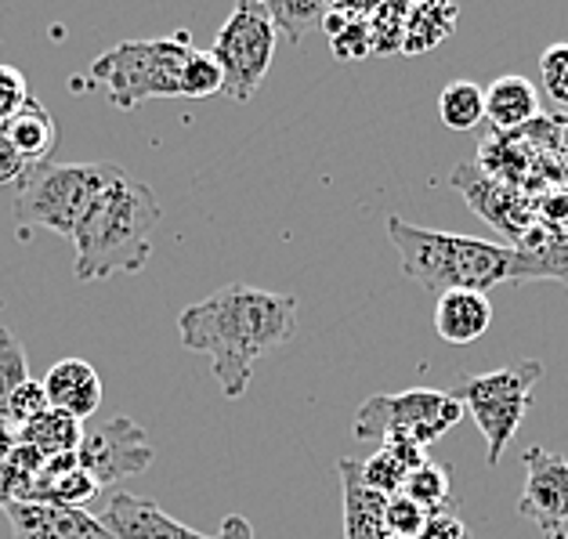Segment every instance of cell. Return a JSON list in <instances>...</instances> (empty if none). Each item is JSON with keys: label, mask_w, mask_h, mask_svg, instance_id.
Returning a JSON list of instances; mask_svg holds the SVG:
<instances>
[{"label": "cell", "mask_w": 568, "mask_h": 539, "mask_svg": "<svg viewBox=\"0 0 568 539\" xmlns=\"http://www.w3.org/2000/svg\"><path fill=\"white\" fill-rule=\"evenodd\" d=\"M493 326V301L478 289H449L435 304V334L446 344H475Z\"/></svg>", "instance_id": "obj_18"}, {"label": "cell", "mask_w": 568, "mask_h": 539, "mask_svg": "<svg viewBox=\"0 0 568 539\" xmlns=\"http://www.w3.org/2000/svg\"><path fill=\"white\" fill-rule=\"evenodd\" d=\"M30 102V91H26V77L19 69L0 65V123L8 116H16L19 109Z\"/></svg>", "instance_id": "obj_35"}, {"label": "cell", "mask_w": 568, "mask_h": 539, "mask_svg": "<svg viewBox=\"0 0 568 539\" xmlns=\"http://www.w3.org/2000/svg\"><path fill=\"white\" fill-rule=\"evenodd\" d=\"M539 80L547 99L558 109H568V44H550L539 54Z\"/></svg>", "instance_id": "obj_33"}, {"label": "cell", "mask_w": 568, "mask_h": 539, "mask_svg": "<svg viewBox=\"0 0 568 539\" xmlns=\"http://www.w3.org/2000/svg\"><path fill=\"white\" fill-rule=\"evenodd\" d=\"M456 19H460V8H456V4H409L406 33H402V51L398 54L417 59V54L435 51L442 40L453 37Z\"/></svg>", "instance_id": "obj_22"}, {"label": "cell", "mask_w": 568, "mask_h": 539, "mask_svg": "<svg viewBox=\"0 0 568 539\" xmlns=\"http://www.w3.org/2000/svg\"><path fill=\"white\" fill-rule=\"evenodd\" d=\"M326 8L329 4L323 0H272L268 16L275 22V33H283L290 44H301L312 30H323Z\"/></svg>", "instance_id": "obj_25"}, {"label": "cell", "mask_w": 568, "mask_h": 539, "mask_svg": "<svg viewBox=\"0 0 568 539\" xmlns=\"http://www.w3.org/2000/svg\"><path fill=\"white\" fill-rule=\"evenodd\" d=\"M539 380H544V363L525 358V363H515L507 369L464 373V377L453 384L449 395L460 398L464 413L475 417L478 431L485 438V460L493 467L500 464L510 438L518 435L525 413L532 406V391Z\"/></svg>", "instance_id": "obj_6"}, {"label": "cell", "mask_w": 568, "mask_h": 539, "mask_svg": "<svg viewBox=\"0 0 568 539\" xmlns=\"http://www.w3.org/2000/svg\"><path fill=\"white\" fill-rule=\"evenodd\" d=\"M40 384H44L48 406L80 424L94 417L102 406V377L84 358H62V363H54Z\"/></svg>", "instance_id": "obj_15"}, {"label": "cell", "mask_w": 568, "mask_h": 539, "mask_svg": "<svg viewBox=\"0 0 568 539\" xmlns=\"http://www.w3.org/2000/svg\"><path fill=\"white\" fill-rule=\"evenodd\" d=\"M561 152L568 156V116L561 120Z\"/></svg>", "instance_id": "obj_39"}, {"label": "cell", "mask_w": 568, "mask_h": 539, "mask_svg": "<svg viewBox=\"0 0 568 539\" xmlns=\"http://www.w3.org/2000/svg\"><path fill=\"white\" fill-rule=\"evenodd\" d=\"M30 380V363H26L22 340L11 334L8 326H0V417L22 384Z\"/></svg>", "instance_id": "obj_27"}, {"label": "cell", "mask_w": 568, "mask_h": 539, "mask_svg": "<svg viewBox=\"0 0 568 539\" xmlns=\"http://www.w3.org/2000/svg\"><path fill=\"white\" fill-rule=\"evenodd\" d=\"M225 91V73L211 51H192L182 73V99H211Z\"/></svg>", "instance_id": "obj_29"}, {"label": "cell", "mask_w": 568, "mask_h": 539, "mask_svg": "<svg viewBox=\"0 0 568 539\" xmlns=\"http://www.w3.org/2000/svg\"><path fill=\"white\" fill-rule=\"evenodd\" d=\"M297 334V297L229 283L178 315L182 348L211 358L225 398H243L257 358L283 348Z\"/></svg>", "instance_id": "obj_1"}, {"label": "cell", "mask_w": 568, "mask_h": 539, "mask_svg": "<svg viewBox=\"0 0 568 539\" xmlns=\"http://www.w3.org/2000/svg\"><path fill=\"white\" fill-rule=\"evenodd\" d=\"M160 200L145 182L120 171L109 182L73 232L77 279H109L116 272H142L160 228Z\"/></svg>", "instance_id": "obj_2"}, {"label": "cell", "mask_w": 568, "mask_h": 539, "mask_svg": "<svg viewBox=\"0 0 568 539\" xmlns=\"http://www.w3.org/2000/svg\"><path fill=\"white\" fill-rule=\"evenodd\" d=\"M406 16H409V4H377V8H369L373 54H398L402 51Z\"/></svg>", "instance_id": "obj_30"}, {"label": "cell", "mask_w": 568, "mask_h": 539, "mask_svg": "<svg viewBox=\"0 0 568 539\" xmlns=\"http://www.w3.org/2000/svg\"><path fill=\"white\" fill-rule=\"evenodd\" d=\"M438 116L449 131H475L485 120V88L475 80H449L438 94Z\"/></svg>", "instance_id": "obj_24"}, {"label": "cell", "mask_w": 568, "mask_h": 539, "mask_svg": "<svg viewBox=\"0 0 568 539\" xmlns=\"http://www.w3.org/2000/svg\"><path fill=\"white\" fill-rule=\"evenodd\" d=\"M99 481H94L84 467L77 464V452L51 456L40 467V475L33 481V492L26 504H54V507H80L91 496H99Z\"/></svg>", "instance_id": "obj_20"}, {"label": "cell", "mask_w": 568, "mask_h": 539, "mask_svg": "<svg viewBox=\"0 0 568 539\" xmlns=\"http://www.w3.org/2000/svg\"><path fill=\"white\" fill-rule=\"evenodd\" d=\"M427 525V510L420 504H413L409 496H392L384 507V529L395 539H417Z\"/></svg>", "instance_id": "obj_32"}, {"label": "cell", "mask_w": 568, "mask_h": 539, "mask_svg": "<svg viewBox=\"0 0 568 539\" xmlns=\"http://www.w3.org/2000/svg\"><path fill=\"white\" fill-rule=\"evenodd\" d=\"M48 409H51V406H48L44 384L30 377L16 395H11V403H8V409H4V417H0V424H8L11 431L19 435L26 424H33L37 417H44Z\"/></svg>", "instance_id": "obj_31"}, {"label": "cell", "mask_w": 568, "mask_h": 539, "mask_svg": "<svg viewBox=\"0 0 568 539\" xmlns=\"http://www.w3.org/2000/svg\"><path fill=\"white\" fill-rule=\"evenodd\" d=\"M192 51L189 30L160 40H123L91 62V80L123 113L149 99H182V73Z\"/></svg>", "instance_id": "obj_5"}, {"label": "cell", "mask_w": 568, "mask_h": 539, "mask_svg": "<svg viewBox=\"0 0 568 539\" xmlns=\"http://www.w3.org/2000/svg\"><path fill=\"white\" fill-rule=\"evenodd\" d=\"M275 40H280V33H275L268 4H261V0L235 4V11L217 30L214 48H211L221 73H225V91L221 94H229L232 102H251L261 88V80H265L272 69Z\"/></svg>", "instance_id": "obj_8"}, {"label": "cell", "mask_w": 568, "mask_h": 539, "mask_svg": "<svg viewBox=\"0 0 568 539\" xmlns=\"http://www.w3.org/2000/svg\"><path fill=\"white\" fill-rule=\"evenodd\" d=\"M94 518L102 521V529L113 539H211L189 529L185 521L171 518L160 504L134 492H109L102 515Z\"/></svg>", "instance_id": "obj_12"}, {"label": "cell", "mask_w": 568, "mask_h": 539, "mask_svg": "<svg viewBox=\"0 0 568 539\" xmlns=\"http://www.w3.org/2000/svg\"><path fill=\"white\" fill-rule=\"evenodd\" d=\"M525 489L518 500V515L529 518L544 539H568V460L561 452L529 446L521 452Z\"/></svg>", "instance_id": "obj_10"}, {"label": "cell", "mask_w": 568, "mask_h": 539, "mask_svg": "<svg viewBox=\"0 0 568 539\" xmlns=\"http://www.w3.org/2000/svg\"><path fill=\"white\" fill-rule=\"evenodd\" d=\"M337 478L344 489V539H387V529H384L387 500L381 492L363 486L358 460L344 456L337 464Z\"/></svg>", "instance_id": "obj_19"}, {"label": "cell", "mask_w": 568, "mask_h": 539, "mask_svg": "<svg viewBox=\"0 0 568 539\" xmlns=\"http://www.w3.org/2000/svg\"><path fill=\"white\" fill-rule=\"evenodd\" d=\"M0 138L26 167H40V163H51V152L59 145V123L48 113V105L30 99L16 116L0 123Z\"/></svg>", "instance_id": "obj_16"}, {"label": "cell", "mask_w": 568, "mask_h": 539, "mask_svg": "<svg viewBox=\"0 0 568 539\" xmlns=\"http://www.w3.org/2000/svg\"><path fill=\"white\" fill-rule=\"evenodd\" d=\"M449 481H453V475L446 471V467L435 464V460H427V464L417 467V471H409L402 496H409L413 504H420L427 515H432V510H442V507L453 504Z\"/></svg>", "instance_id": "obj_26"}, {"label": "cell", "mask_w": 568, "mask_h": 539, "mask_svg": "<svg viewBox=\"0 0 568 539\" xmlns=\"http://www.w3.org/2000/svg\"><path fill=\"white\" fill-rule=\"evenodd\" d=\"M464 420L460 398L435 388H409L395 395H373L355 413L352 431L363 441H417V446H432L446 431H453Z\"/></svg>", "instance_id": "obj_7"}, {"label": "cell", "mask_w": 568, "mask_h": 539, "mask_svg": "<svg viewBox=\"0 0 568 539\" xmlns=\"http://www.w3.org/2000/svg\"><path fill=\"white\" fill-rule=\"evenodd\" d=\"M4 515L11 521V539H113L84 507L8 504Z\"/></svg>", "instance_id": "obj_13"}, {"label": "cell", "mask_w": 568, "mask_h": 539, "mask_svg": "<svg viewBox=\"0 0 568 539\" xmlns=\"http://www.w3.org/2000/svg\"><path fill=\"white\" fill-rule=\"evenodd\" d=\"M152 456H156V449H152L145 427L131 417H113L102 427H91L77 446V464L99 481V489L116 486L120 478L142 475L152 464Z\"/></svg>", "instance_id": "obj_9"}, {"label": "cell", "mask_w": 568, "mask_h": 539, "mask_svg": "<svg viewBox=\"0 0 568 539\" xmlns=\"http://www.w3.org/2000/svg\"><path fill=\"white\" fill-rule=\"evenodd\" d=\"M323 30L329 37V51L337 62H363L373 54L369 37V8L358 4H329Z\"/></svg>", "instance_id": "obj_21"}, {"label": "cell", "mask_w": 568, "mask_h": 539, "mask_svg": "<svg viewBox=\"0 0 568 539\" xmlns=\"http://www.w3.org/2000/svg\"><path fill=\"white\" fill-rule=\"evenodd\" d=\"M453 189L460 192V196L470 203V211L489 221L496 232H507L510 246L536 225L532 196H525V192L515 185L496 182V177L478 171V163H460V167L453 171Z\"/></svg>", "instance_id": "obj_11"}, {"label": "cell", "mask_w": 568, "mask_h": 539, "mask_svg": "<svg viewBox=\"0 0 568 539\" xmlns=\"http://www.w3.org/2000/svg\"><path fill=\"white\" fill-rule=\"evenodd\" d=\"M384 228L398 251L402 275L432 289V294H449V289H478V294H485V289L507 283L510 257H515L507 243L420 228L395 214L387 217Z\"/></svg>", "instance_id": "obj_3"}, {"label": "cell", "mask_w": 568, "mask_h": 539, "mask_svg": "<svg viewBox=\"0 0 568 539\" xmlns=\"http://www.w3.org/2000/svg\"><path fill=\"white\" fill-rule=\"evenodd\" d=\"M532 206H536V221H539V225L568 232V185H550L544 192H536Z\"/></svg>", "instance_id": "obj_34"}, {"label": "cell", "mask_w": 568, "mask_h": 539, "mask_svg": "<svg viewBox=\"0 0 568 539\" xmlns=\"http://www.w3.org/2000/svg\"><path fill=\"white\" fill-rule=\"evenodd\" d=\"M214 539H254V525L246 521L243 515H229L225 521H221V529Z\"/></svg>", "instance_id": "obj_38"}, {"label": "cell", "mask_w": 568, "mask_h": 539, "mask_svg": "<svg viewBox=\"0 0 568 539\" xmlns=\"http://www.w3.org/2000/svg\"><path fill=\"white\" fill-rule=\"evenodd\" d=\"M417 539H475V536H470V529L460 521V515H456V504H449L427 515V525Z\"/></svg>", "instance_id": "obj_36"}, {"label": "cell", "mask_w": 568, "mask_h": 539, "mask_svg": "<svg viewBox=\"0 0 568 539\" xmlns=\"http://www.w3.org/2000/svg\"><path fill=\"white\" fill-rule=\"evenodd\" d=\"M26 174V163L4 145V138H0V185H8V182H19V177Z\"/></svg>", "instance_id": "obj_37"}, {"label": "cell", "mask_w": 568, "mask_h": 539, "mask_svg": "<svg viewBox=\"0 0 568 539\" xmlns=\"http://www.w3.org/2000/svg\"><path fill=\"white\" fill-rule=\"evenodd\" d=\"M123 167L116 163H40L26 167L16 182L11 217L22 236L44 228L62 240H73L80 217L88 214L94 196L113 182Z\"/></svg>", "instance_id": "obj_4"}, {"label": "cell", "mask_w": 568, "mask_h": 539, "mask_svg": "<svg viewBox=\"0 0 568 539\" xmlns=\"http://www.w3.org/2000/svg\"><path fill=\"white\" fill-rule=\"evenodd\" d=\"M80 438H84V424L65 417L59 409H48L44 417H37L33 424H26L22 431L16 435L19 446H30L37 449L44 460L51 456H65V452H77Z\"/></svg>", "instance_id": "obj_23"}, {"label": "cell", "mask_w": 568, "mask_h": 539, "mask_svg": "<svg viewBox=\"0 0 568 539\" xmlns=\"http://www.w3.org/2000/svg\"><path fill=\"white\" fill-rule=\"evenodd\" d=\"M510 251H515V257H510L507 283H515V286L532 283V279L568 283V232L547 228L536 221Z\"/></svg>", "instance_id": "obj_14"}, {"label": "cell", "mask_w": 568, "mask_h": 539, "mask_svg": "<svg viewBox=\"0 0 568 539\" xmlns=\"http://www.w3.org/2000/svg\"><path fill=\"white\" fill-rule=\"evenodd\" d=\"M358 471H363V486L381 492L384 500H392V496H398L402 489H406V478H409L406 464L395 460L387 449L373 452L369 460H358Z\"/></svg>", "instance_id": "obj_28"}, {"label": "cell", "mask_w": 568, "mask_h": 539, "mask_svg": "<svg viewBox=\"0 0 568 539\" xmlns=\"http://www.w3.org/2000/svg\"><path fill=\"white\" fill-rule=\"evenodd\" d=\"M387 539H395V536H387Z\"/></svg>", "instance_id": "obj_40"}, {"label": "cell", "mask_w": 568, "mask_h": 539, "mask_svg": "<svg viewBox=\"0 0 568 539\" xmlns=\"http://www.w3.org/2000/svg\"><path fill=\"white\" fill-rule=\"evenodd\" d=\"M485 120L496 134H518L539 120V94L529 77L507 73L485 88Z\"/></svg>", "instance_id": "obj_17"}]
</instances>
